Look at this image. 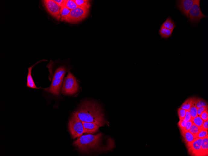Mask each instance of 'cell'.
Returning <instances> with one entry per match:
<instances>
[{
    "label": "cell",
    "instance_id": "20",
    "mask_svg": "<svg viewBox=\"0 0 208 156\" xmlns=\"http://www.w3.org/2000/svg\"><path fill=\"white\" fill-rule=\"evenodd\" d=\"M195 97H194L192 106L189 110L192 118L195 117L197 115V108L195 104Z\"/></svg>",
    "mask_w": 208,
    "mask_h": 156
},
{
    "label": "cell",
    "instance_id": "32",
    "mask_svg": "<svg viewBox=\"0 0 208 156\" xmlns=\"http://www.w3.org/2000/svg\"><path fill=\"white\" fill-rule=\"evenodd\" d=\"M200 129L208 130V120L204 121Z\"/></svg>",
    "mask_w": 208,
    "mask_h": 156
},
{
    "label": "cell",
    "instance_id": "2",
    "mask_svg": "<svg viewBox=\"0 0 208 156\" xmlns=\"http://www.w3.org/2000/svg\"><path fill=\"white\" fill-rule=\"evenodd\" d=\"M49 75L48 79L51 83L48 87L43 88L46 91L56 96H60L65 75L70 71V68L64 65L55 67L53 65L48 67Z\"/></svg>",
    "mask_w": 208,
    "mask_h": 156
},
{
    "label": "cell",
    "instance_id": "24",
    "mask_svg": "<svg viewBox=\"0 0 208 156\" xmlns=\"http://www.w3.org/2000/svg\"><path fill=\"white\" fill-rule=\"evenodd\" d=\"M208 130L200 129L198 132L196 138H203L208 135Z\"/></svg>",
    "mask_w": 208,
    "mask_h": 156
},
{
    "label": "cell",
    "instance_id": "7",
    "mask_svg": "<svg viewBox=\"0 0 208 156\" xmlns=\"http://www.w3.org/2000/svg\"><path fill=\"white\" fill-rule=\"evenodd\" d=\"M200 1V0H194V4L189 12V22L193 25L199 23L202 18L207 17L205 15L201 10Z\"/></svg>",
    "mask_w": 208,
    "mask_h": 156
},
{
    "label": "cell",
    "instance_id": "21",
    "mask_svg": "<svg viewBox=\"0 0 208 156\" xmlns=\"http://www.w3.org/2000/svg\"><path fill=\"white\" fill-rule=\"evenodd\" d=\"M195 102L197 108H200L202 106H208L206 101L202 98L195 97Z\"/></svg>",
    "mask_w": 208,
    "mask_h": 156
},
{
    "label": "cell",
    "instance_id": "19",
    "mask_svg": "<svg viewBox=\"0 0 208 156\" xmlns=\"http://www.w3.org/2000/svg\"><path fill=\"white\" fill-rule=\"evenodd\" d=\"M194 99L193 97H190L182 104L181 108L186 111L189 110L192 106Z\"/></svg>",
    "mask_w": 208,
    "mask_h": 156
},
{
    "label": "cell",
    "instance_id": "11",
    "mask_svg": "<svg viewBox=\"0 0 208 156\" xmlns=\"http://www.w3.org/2000/svg\"><path fill=\"white\" fill-rule=\"evenodd\" d=\"M43 61H47V60L43 59L39 61L31 66L29 67L28 69V72L27 76V86L30 88L34 89H40V87H37L36 85L32 75V72L34 67L40 62Z\"/></svg>",
    "mask_w": 208,
    "mask_h": 156
},
{
    "label": "cell",
    "instance_id": "5",
    "mask_svg": "<svg viewBox=\"0 0 208 156\" xmlns=\"http://www.w3.org/2000/svg\"><path fill=\"white\" fill-rule=\"evenodd\" d=\"M91 6L88 4L72 10L64 21L71 23H76L82 21L87 16Z\"/></svg>",
    "mask_w": 208,
    "mask_h": 156
},
{
    "label": "cell",
    "instance_id": "18",
    "mask_svg": "<svg viewBox=\"0 0 208 156\" xmlns=\"http://www.w3.org/2000/svg\"><path fill=\"white\" fill-rule=\"evenodd\" d=\"M62 5L65 6L71 10L78 7L74 0H64Z\"/></svg>",
    "mask_w": 208,
    "mask_h": 156
},
{
    "label": "cell",
    "instance_id": "14",
    "mask_svg": "<svg viewBox=\"0 0 208 156\" xmlns=\"http://www.w3.org/2000/svg\"><path fill=\"white\" fill-rule=\"evenodd\" d=\"M176 26L175 22L172 20L170 16H169L161 25V27L174 30Z\"/></svg>",
    "mask_w": 208,
    "mask_h": 156
},
{
    "label": "cell",
    "instance_id": "26",
    "mask_svg": "<svg viewBox=\"0 0 208 156\" xmlns=\"http://www.w3.org/2000/svg\"><path fill=\"white\" fill-rule=\"evenodd\" d=\"M186 111L185 110L181 108L178 109V113L180 120H183L184 119Z\"/></svg>",
    "mask_w": 208,
    "mask_h": 156
},
{
    "label": "cell",
    "instance_id": "23",
    "mask_svg": "<svg viewBox=\"0 0 208 156\" xmlns=\"http://www.w3.org/2000/svg\"><path fill=\"white\" fill-rule=\"evenodd\" d=\"M193 123L199 127L200 129L204 121L198 115L195 117L192 118L191 120Z\"/></svg>",
    "mask_w": 208,
    "mask_h": 156
},
{
    "label": "cell",
    "instance_id": "12",
    "mask_svg": "<svg viewBox=\"0 0 208 156\" xmlns=\"http://www.w3.org/2000/svg\"><path fill=\"white\" fill-rule=\"evenodd\" d=\"M82 122L84 127V133L93 134L96 132L101 127L94 123L82 121Z\"/></svg>",
    "mask_w": 208,
    "mask_h": 156
},
{
    "label": "cell",
    "instance_id": "17",
    "mask_svg": "<svg viewBox=\"0 0 208 156\" xmlns=\"http://www.w3.org/2000/svg\"><path fill=\"white\" fill-rule=\"evenodd\" d=\"M60 7V14L61 17V20L63 21L70 14L71 10L69 9L63 5H62Z\"/></svg>",
    "mask_w": 208,
    "mask_h": 156
},
{
    "label": "cell",
    "instance_id": "28",
    "mask_svg": "<svg viewBox=\"0 0 208 156\" xmlns=\"http://www.w3.org/2000/svg\"><path fill=\"white\" fill-rule=\"evenodd\" d=\"M186 122L187 121L184 119L183 120H180L178 123L180 129H185Z\"/></svg>",
    "mask_w": 208,
    "mask_h": 156
},
{
    "label": "cell",
    "instance_id": "30",
    "mask_svg": "<svg viewBox=\"0 0 208 156\" xmlns=\"http://www.w3.org/2000/svg\"><path fill=\"white\" fill-rule=\"evenodd\" d=\"M192 118L189 110L186 111L184 117V119L186 121H188L191 120Z\"/></svg>",
    "mask_w": 208,
    "mask_h": 156
},
{
    "label": "cell",
    "instance_id": "33",
    "mask_svg": "<svg viewBox=\"0 0 208 156\" xmlns=\"http://www.w3.org/2000/svg\"><path fill=\"white\" fill-rule=\"evenodd\" d=\"M55 3L59 6H61L63 3V0H54Z\"/></svg>",
    "mask_w": 208,
    "mask_h": 156
},
{
    "label": "cell",
    "instance_id": "15",
    "mask_svg": "<svg viewBox=\"0 0 208 156\" xmlns=\"http://www.w3.org/2000/svg\"><path fill=\"white\" fill-rule=\"evenodd\" d=\"M208 155V135L203 138L201 145V156Z\"/></svg>",
    "mask_w": 208,
    "mask_h": 156
},
{
    "label": "cell",
    "instance_id": "22",
    "mask_svg": "<svg viewBox=\"0 0 208 156\" xmlns=\"http://www.w3.org/2000/svg\"><path fill=\"white\" fill-rule=\"evenodd\" d=\"M200 129V128L199 127L193 123L189 131L194 136V138H196V136Z\"/></svg>",
    "mask_w": 208,
    "mask_h": 156
},
{
    "label": "cell",
    "instance_id": "27",
    "mask_svg": "<svg viewBox=\"0 0 208 156\" xmlns=\"http://www.w3.org/2000/svg\"><path fill=\"white\" fill-rule=\"evenodd\" d=\"M199 116L204 121L208 120V110L203 112Z\"/></svg>",
    "mask_w": 208,
    "mask_h": 156
},
{
    "label": "cell",
    "instance_id": "16",
    "mask_svg": "<svg viewBox=\"0 0 208 156\" xmlns=\"http://www.w3.org/2000/svg\"><path fill=\"white\" fill-rule=\"evenodd\" d=\"M173 31V30H169V29L161 27L159 33L162 39L163 38L167 40L171 36Z\"/></svg>",
    "mask_w": 208,
    "mask_h": 156
},
{
    "label": "cell",
    "instance_id": "25",
    "mask_svg": "<svg viewBox=\"0 0 208 156\" xmlns=\"http://www.w3.org/2000/svg\"><path fill=\"white\" fill-rule=\"evenodd\" d=\"M74 1L78 7L90 4V1L88 0H74Z\"/></svg>",
    "mask_w": 208,
    "mask_h": 156
},
{
    "label": "cell",
    "instance_id": "1",
    "mask_svg": "<svg viewBox=\"0 0 208 156\" xmlns=\"http://www.w3.org/2000/svg\"><path fill=\"white\" fill-rule=\"evenodd\" d=\"M74 112L82 121L94 123L101 127L108 123L101 105L95 101H83Z\"/></svg>",
    "mask_w": 208,
    "mask_h": 156
},
{
    "label": "cell",
    "instance_id": "29",
    "mask_svg": "<svg viewBox=\"0 0 208 156\" xmlns=\"http://www.w3.org/2000/svg\"><path fill=\"white\" fill-rule=\"evenodd\" d=\"M208 110V106H202L197 108V114L200 116L202 113L205 110Z\"/></svg>",
    "mask_w": 208,
    "mask_h": 156
},
{
    "label": "cell",
    "instance_id": "9",
    "mask_svg": "<svg viewBox=\"0 0 208 156\" xmlns=\"http://www.w3.org/2000/svg\"><path fill=\"white\" fill-rule=\"evenodd\" d=\"M194 2V0H178L176 1V7L184 16L189 19V12Z\"/></svg>",
    "mask_w": 208,
    "mask_h": 156
},
{
    "label": "cell",
    "instance_id": "6",
    "mask_svg": "<svg viewBox=\"0 0 208 156\" xmlns=\"http://www.w3.org/2000/svg\"><path fill=\"white\" fill-rule=\"evenodd\" d=\"M68 128L73 139L80 137L84 133L82 121L74 112L72 113L69 120Z\"/></svg>",
    "mask_w": 208,
    "mask_h": 156
},
{
    "label": "cell",
    "instance_id": "4",
    "mask_svg": "<svg viewBox=\"0 0 208 156\" xmlns=\"http://www.w3.org/2000/svg\"><path fill=\"white\" fill-rule=\"evenodd\" d=\"M79 89L78 81L70 71H69L63 83L62 94L64 95H73L77 93Z\"/></svg>",
    "mask_w": 208,
    "mask_h": 156
},
{
    "label": "cell",
    "instance_id": "10",
    "mask_svg": "<svg viewBox=\"0 0 208 156\" xmlns=\"http://www.w3.org/2000/svg\"><path fill=\"white\" fill-rule=\"evenodd\" d=\"M202 140V138H196L191 142L186 144L190 155L201 156Z\"/></svg>",
    "mask_w": 208,
    "mask_h": 156
},
{
    "label": "cell",
    "instance_id": "8",
    "mask_svg": "<svg viewBox=\"0 0 208 156\" xmlns=\"http://www.w3.org/2000/svg\"><path fill=\"white\" fill-rule=\"evenodd\" d=\"M44 6L49 13L59 21L61 19L60 14V6H58L53 0H45L42 1Z\"/></svg>",
    "mask_w": 208,
    "mask_h": 156
},
{
    "label": "cell",
    "instance_id": "13",
    "mask_svg": "<svg viewBox=\"0 0 208 156\" xmlns=\"http://www.w3.org/2000/svg\"><path fill=\"white\" fill-rule=\"evenodd\" d=\"M180 129L183 140L185 144L191 142L196 139L189 131L186 129Z\"/></svg>",
    "mask_w": 208,
    "mask_h": 156
},
{
    "label": "cell",
    "instance_id": "31",
    "mask_svg": "<svg viewBox=\"0 0 208 156\" xmlns=\"http://www.w3.org/2000/svg\"><path fill=\"white\" fill-rule=\"evenodd\" d=\"M193 123V122L191 120L189 121H187L185 126V129L189 131L191 128V127Z\"/></svg>",
    "mask_w": 208,
    "mask_h": 156
},
{
    "label": "cell",
    "instance_id": "3",
    "mask_svg": "<svg viewBox=\"0 0 208 156\" xmlns=\"http://www.w3.org/2000/svg\"><path fill=\"white\" fill-rule=\"evenodd\" d=\"M102 134L95 135L88 134L80 136L73 142V145L78 150L84 153L92 150H100Z\"/></svg>",
    "mask_w": 208,
    "mask_h": 156
}]
</instances>
